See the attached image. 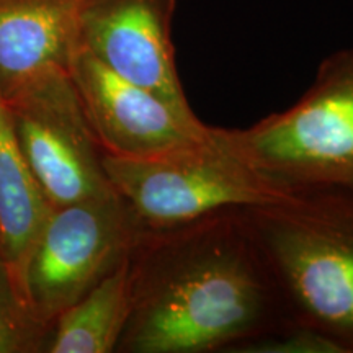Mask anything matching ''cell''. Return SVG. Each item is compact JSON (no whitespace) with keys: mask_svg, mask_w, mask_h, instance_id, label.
Wrapping results in <instances>:
<instances>
[{"mask_svg":"<svg viewBox=\"0 0 353 353\" xmlns=\"http://www.w3.org/2000/svg\"><path fill=\"white\" fill-rule=\"evenodd\" d=\"M128 275L120 353H232L293 325L237 206L143 231Z\"/></svg>","mask_w":353,"mask_h":353,"instance_id":"1","label":"cell"},{"mask_svg":"<svg viewBox=\"0 0 353 353\" xmlns=\"http://www.w3.org/2000/svg\"><path fill=\"white\" fill-rule=\"evenodd\" d=\"M69 74L92 131L105 154L151 159L205 143L211 126L182 108L118 76L77 48Z\"/></svg>","mask_w":353,"mask_h":353,"instance_id":"7","label":"cell"},{"mask_svg":"<svg viewBox=\"0 0 353 353\" xmlns=\"http://www.w3.org/2000/svg\"><path fill=\"white\" fill-rule=\"evenodd\" d=\"M237 213L291 324L353 353V187L301 188Z\"/></svg>","mask_w":353,"mask_h":353,"instance_id":"2","label":"cell"},{"mask_svg":"<svg viewBox=\"0 0 353 353\" xmlns=\"http://www.w3.org/2000/svg\"><path fill=\"white\" fill-rule=\"evenodd\" d=\"M81 0H0V94L69 70Z\"/></svg>","mask_w":353,"mask_h":353,"instance_id":"9","label":"cell"},{"mask_svg":"<svg viewBox=\"0 0 353 353\" xmlns=\"http://www.w3.org/2000/svg\"><path fill=\"white\" fill-rule=\"evenodd\" d=\"M128 257L52 322L46 353H113L131 312Z\"/></svg>","mask_w":353,"mask_h":353,"instance_id":"11","label":"cell"},{"mask_svg":"<svg viewBox=\"0 0 353 353\" xmlns=\"http://www.w3.org/2000/svg\"><path fill=\"white\" fill-rule=\"evenodd\" d=\"M110 185L144 231L192 223L234 206L286 201L296 190L270 182L234 154L211 126L205 143L151 159L105 154Z\"/></svg>","mask_w":353,"mask_h":353,"instance_id":"4","label":"cell"},{"mask_svg":"<svg viewBox=\"0 0 353 353\" xmlns=\"http://www.w3.org/2000/svg\"><path fill=\"white\" fill-rule=\"evenodd\" d=\"M176 0H81L79 48L118 76L192 108L176 68Z\"/></svg>","mask_w":353,"mask_h":353,"instance_id":"8","label":"cell"},{"mask_svg":"<svg viewBox=\"0 0 353 353\" xmlns=\"http://www.w3.org/2000/svg\"><path fill=\"white\" fill-rule=\"evenodd\" d=\"M52 208L21 151L0 94V254L19 281Z\"/></svg>","mask_w":353,"mask_h":353,"instance_id":"10","label":"cell"},{"mask_svg":"<svg viewBox=\"0 0 353 353\" xmlns=\"http://www.w3.org/2000/svg\"><path fill=\"white\" fill-rule=\"evenodd\" d=\"M218 132L245 164L286 190L353 187V46L325 57L290 108Z\"/></svg>","mask_w":353,"mask_h":353,"instance_id":"3","label":"cell"},{"mask_svg":"<svg viewBox=\"0 0 353 353\" xmlns=\"http://www.w3.org/2000/svg\"><path fill=\"white\" fill-rule=\"evenodd\" d=\"M13 131L52 206L114 192L69 70H54L2 97Z\"/></svg>","mask_w":353,"mask_h":353,"instance_id":"6","label":"cell"},{"mask_svg":"<svg viewBox=\"0 0 353 353\" xmlns=\"http://www.w3.org/2000/svg\"><path fill=\"white\" fill-rule=\"evenodd\" d=\"M232 353H343L342 348L317 330L291 325L267 337L242 343Z\"/></svg>","mask_w":353,"mask_h":353,"instance_id":"13","label":"cell"},{"mask_svg":"<svg viewBox=\"0 0 353 353\" xmlns=\"http://www.w3.org/2000/svg\"><path fill=\"white\" fill-rule=\"evenodd\" d=\"M52 325L38 317L0 254V353H46Z\"/></svg>","mask_w":353,"mask_h":353,"instance_id":"12","label":"cell"},{"mask_svg":"<svg viewBox=\"0 0 353 353\" xmlns=\"http://www.w3.org/2000/svg\"><path fill=\"white\" fill-rule=\"evenodd\" d=\"M143 231L117 192L54 206L20 276L39 319L52 325L130 257Z\"/></svg>","mask_w":353,"mask_h":353,"instance_id":"5","label":"cell"}]
</instances>
